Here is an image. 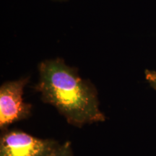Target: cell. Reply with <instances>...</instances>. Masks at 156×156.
<instances>
[{
  "instance_id": "cell-1",
  "label": "cell",
  "mask_w": 156,
  "mask_h": 156,
  "mask_svg": "<svg viewBox=\"0 0 156 156\" xmlns=\"http://www.w3.org/2000/svg\"><path fill=\"white\" fill-rule=\"evenodd\" d=\"M38 73L39 80L34 88L40 93L43 102L55 107L69 124L82 127L106 120L99 108L96 87L83 79L77 68L56 58L41 62Z\"/></svg>"
},
{
  "instance_id": "cell-2",
  "label": "cell",
  "mask_w": 156,
  "mask_h": 156,
  "mask_svg": "<svg viewBox=\"0 0 156 156\" xmlns=\"http://www.w3.org/2000/svg\"><path fill=\"white\" fill-rule=\"evenodd\" d=\"M58 145L54 140L40 139L21 130L5 129L0 138V156H51Z\"/></svg>"
},
{
  "instance_id": "cell-3",
  "label": "cell",
  "mask_w": 156,
  "mask_h": 156,
  "mask_svg": "<svg viewBox=\"0 0 156 156\" xmlns=\"http://www.w3.org/2000/svg\"><path fill=\"white\" fill-rule=\"evenodd\" d=\"M29 77L4 83L0 87V128L6 129L12 123L26 119L31 115L32 106L23 101L24 87Z\"/></svg>"
},
{
  "instance_id": "cell-4",
  "label": "cell",
  "mask_w": 156,
  "mask_h": 156,
  "mask_svg": "<svg viewBox=\"0 0 156 156\" xmlns=\"http://www.w3.org/2000/svg\"><path fill=\"white\" fill-rule=\"evenodd\" d=\"M51 156H73L70 142H65L62 145L58 144L54 150Z\"/></svg>"
},
{
  "instance_id": "cell-5",
  "label": "cell",
  "mask_w": 156,
  "mask_h": 156,
  "mask_svg": "<svg viewBox=\"0 0 156 156\" xmlns=\"http://www.w3.org/2000/svg\"><path fill=\"white\" fill-rule=\"evenodd\" d=\"M146 80L150 84V85L156 90V71L146 69L145 72Z\"/></svg>"
},
{
  "instance_id": "cell-6",
  "label": "cell",
  "mask_w": 156,
  "mask_h": 156,
  "mask_svg": "<svg viewBox=\"0 0 156 156\" xmlns=\"http://www.w3.org/2000/svg\"><path fill=\"white\" fill-rule=\"evenodd\" d=\"M54 1H57V2H64V1H67V0H54Z\"/></svg>"
}]
</instances>
